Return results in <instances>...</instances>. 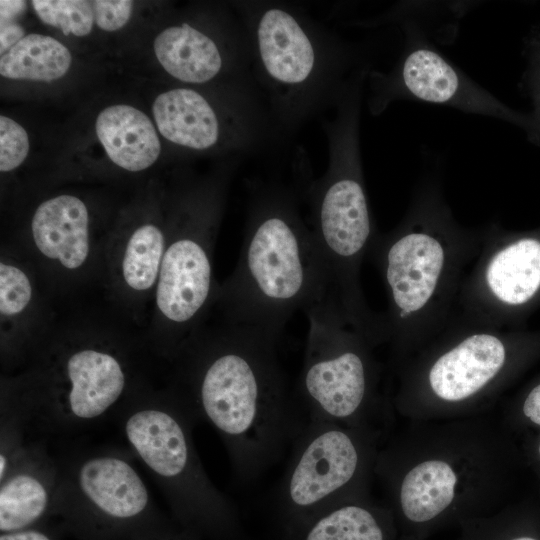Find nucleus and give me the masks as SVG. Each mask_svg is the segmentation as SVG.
<instances>
[{
    "label": "nucleus",
    "mask_w": 540,
    "mask_h": 540,
    "mask_svg": "<svg viewBox=\"0 0 540 540\" xmlns=\"http://www.w3.org/2000/svg\"><path fill=\"white\" fill-rule=\"evenodd\" d=\"M278 339L221 322L202 327L169 361L196 422L219 435L235 477L260 479L291 446L304 418L277 354Z\"/></svg>",
    "instance_id": "1"
},
{
    "label": "nucleus",
    "mask_w": 540,
    "mask_h": 540,
    "mask_svg": "<svg viewBox=\"0 0 540 540\" xmlns=\"http://www.w3.org/2000/svg\"><path fill=\"white\" fill-rule=\"evenodd\" d=\"M374 475L400 536L426 540L505 508L506 437L495 413L406 421L381 443Z\"/></svg>",
    "instance_id": "2"
},
{
    "label": "nucleus",
    "mask_w": 540,
    "mask_h": 540,
    "mask_svg": "<svg viewBox=\"0 0 540 540\" xmlns=\"http://www.w3.org/2000/svg\"><path fill=\"white\" fill-rule=\"evenodd\" d=\"M144 340L113 327L55 323L26 364L1 375L0 413L29 440L66 437L114 417L144 380Z\"/></svg>",
    "instance_id": "3"
},
{
    "label": "nucleus",
    "mask_w": 540,
    "mask_h": 540,
    "mask_svg": "<svg viewBox=\"0 0 540 540\" xmlns=\"http://www.w3.org/2000/svg\"><path fill=\"white\" fill-rule=\"evenodd\" d=\"M483 236L484 230L458 225L430 192L416 198L396 228L377 234L368 258L386 291L381 319L388 374L447 327Z\"/></svg>",
    "instance_id": "4"
},
{
    "label": "nucleus",
    "mask_w": 540,
    "mask_h": 540,
    "mask_svg": "<svg viewBox=\"0 0 540 540\" xmlns=\"http://www.w3.org/2000/svg\"><path fill=\"white\" fill-rule=\"evenodd\" d=\"M327 294L326 270L297 193L276 182L252 184L240 255L214 307L221 322L279 339L297 311Z\"/></svg>",
    "instance_id": "5"
},
{
    "label": "nucleus",
    "mask_w": 540,
    "mask_h": 540,
    "mask_svg": "<svg viewBox=\"0 0 540 540\" xmlns=\"http://www.w3.org/2000/svg\"><path fill=\"white\" fill-rule=\"evenodd\" d=\"M361 94L350 90L321 118L327 140L325 172L303 188L309 206V227L323 261L328 293L345 321L374 347L383 343L381 315L367 304L360 271L378 234L370 212L363 177L359 119Z\"/></svg>",
    "instance_id": "6"
},
{
    "label": "nucleus",
    "mask_w": 540,
    "mask_h": 540,
    "mask_svg": "<svg viewBox=\"0 0 540 540\" xmlns=\"http://www.w3.org/2000/svg\"><path fill=\"white\" fill-rule=\"evenodd\" d=\"M247 31L251 74L283 135L334 109L350 78L345 44L301 6L234 4Z\"/></svg>",
    "instance_id": "7"
},
{
    "label": "nucleus",
    "mask_w": 540,
    "mask_h": 540,
    "mask_svg": "<svg viewBox=\"0 0 540 540\" xmlns=\"http://www.w3.org/2000/svg\"><path fill=\"white\" fill-rule=\"evenodd\" d=\"M510 361L503 331L452 319L391 373L395 415L435 421L493 413Z\"/></svg>",
    "instance_id": "8"
},
{
    "label": "nucleus",
    "mask_w": 540,
    "mask_h": 540,
    "mask_svg": "<svg viewBox=\"0 0 540 540\" xmlns=\"http://www.w3.org/2000/svg\"><path fill=\"white\" fill-rule=\"evenodd\" d=\"M129 450L152 475L174 513L213 533L232 529L230 499L207 475L193 443L196 420L178 389L140 383L116 412Z\"/></svg>",
    "instance_id": "9"
},
{
    "label": "nucleus",
    "mask_w": 540,
    "mask_h": 540,
    "mask_svg": "<svg viewBox=\"0 0 540 540\" xmlns=\"http://www.w3.org/2000/svg\"><path fill=\"white\" fill-rule=\"evenodd\" d=\"M305 314L309 329L295 394L305 419L370 428L386 438L395 412L375 348L329 293Z\"/></svg>",
    "instance_id": "10"
},
{
    "label": "nucleus",
    "mask_w": 540,
    "mask_h": 540,
    "mask_svg": "<svg viewBox=\"0 0 540 540\" xmlns=\"http://www.w3.org/2000/svg\"><path fill=\"white\" fill-rule=\"evenodd\" d=\"M222 182L186 194L166 226V246L152 309L143 337L149 351L167 360L205 326L215 307L219 284L214 276V248Z\"/></svg>",
    "instance_id": "11"
},
{
    "label": "nucleus",
    "mask_w": 540,
    "mask_h": 540,
    "mask_svg": "<svg viewBox=\"0 0 540 540\" xmlns=\"http://www.w3.org/2000/svg\"><path fill=\"white\" fill-rule=\"evenodd\" d=\"M130 450L95 448L58 456L53 514L84 540H144L165 530Z\"/></svg>",
    "instance_id": "12"
},
{
    "label": "nucleus",
    "mask_w": 540,
    "mask_h": 540,
    "mask_svg": "<svg viewBox=\"0 0 540 540\" xmlns=\"http://www.w3.org/2000/svg\"><path fill=\"white\" fill-rule=\"evenodd\" d=\"M378 431L305 419L274 488L281 510L300 524L347 501L372 496Z\"/></svg>",
    "instance_id": "13"
},
{
    "label": "nucleus",
    "mask_w": 540,
    "mask_h": 540,
    "mask_svg": "<svg viewBox=\"0 0 540 540\" xmlns=\"http://www.w3.org/2000/svg\"><path fill=\"white\" fill-rule=\"evenodd\" d=\"M108 237H98L86 203L59 194L35 209L26 235L14 242L33 264L50 301H73L94 286L103 289Z\"/></svg>",
    "instance_id": "14"
},
{
    "label": "nucleus",
    "mask_w": 540,
    "mask_h": 540,
    "mask_svg": "<svg viewBox=\"0 0 540 540\" xmlns=\"http://www.w3.org/2000/svg\"><path fill=\"white\" fill-rule=\"evenodd\" d=\"M152 112L164 138L194 151L225 146L245 156L282 136L254 80L220 106L196 89L174 88L156 97Z\"/></svg>",
    "instance_id": "15"
},
{
    "label": "nucleus",
    "mask_w": 540,
    "mask_h": 540,
    "mask_svg": "<svg viewBox=\"0 0 540 540\" xmlns=\"http://www.w3.org/2000/svg\"><path fill=\"white\" fill-rule=\"evenodd\" d=\"M539 291L540 240L529 236L507 240L492 226L484 230L452 319L500 329L508 312L529 303Z\"/></svg>",
    "instance_id": "16"
},
{
    "label": "nucleus",
    "mask_w": 540,
    "mask_h": 540,
    "mask_svg": "<svg viewBox=\"0 0 540 540\" xmlns=\"http://www.w3.org/2000/svg\"><path fill=\"white\" fill-rule=\"evenodd\" d=\"M56 323L52 302L37 272L14 243L0 254V356L2 375L13 374Z\"/></svg>",
    "instance_id": "17"
},
{
    "label": "nucleus",
    "mask_w": 540,
    "mask_h": 540,
    "mask_svg": "<svg viewBox=\"0 0 540 540\" xmlns=\"http://www.w3.org/2000/svg\"><path fill=\"white\" fill-rule=\"evenodd\" d=\"M370 108L381 111L403 93L419 100L445 104L496 116L502 106L461 75L436 51L418 46L411 49L390 74H372Z\"/></svg>",
    "instance_id": "18"
},
{
    "label": "nucleus",
    "mask_w": 540,
    "mask_h": 540,
    "mask_svg": "<svg viewBox=\"0 0 540 540\" xmlns=\"http://www.w3.org/2000/svg\"><path fill=\"white\" fill-rule=\"evenodd\" d=\"M153 47L163 69L185 84H208L223 74L231 80L253 78L247 33L242 37L223 41L216 35L183 21L160 32Z\"/></svg>",
    "instance_id": "19"
},
{
    "label": "nucleus",
    "mask_w": 540,
    "mask_h": 540,
    "mask_svg": "<svg viewBox=\"0 0 540 540\" xmlns=\"http://www.w3.org/2000/svg\"><path fill=\"white\" fill-rule=\"evenodd\" d=\"M58 480V460L46 441L28 440L0 479L1 533L40 525L52 515Z\"/></svg>",
    "instance_id": "20"
},
{
    "label": "nucleus",
    "mask_w": 540,
    "mask_h": 540,
    "mask_svg": "<svg viewBox=\"0 0 540 540\" xmlns=\"http://www.w3.org/2000/svg\"><path fill=\"white\" fill-rule=\"evenodd\" d=\"M95 129L110 160L124 170L143 171L160 155L161 143L154 125L135 107L113 105L103 109Z\"/></svg>",
    "instance_id": "21"
},
{
    "label": "nucleus",
    "mask_w": 540,
    "mask_h": 540,
    "mask_svg": "<svg viewBox=\"0 0 540 540\" xmlns=\"http://www.w3.org/2000/svg\"><path fill=\"white\" fill-rule=\"evenodd\" d=\"M302 540H398L391 510L372 496L338 504L303 522Z\"/></svg>",
    "instance_id": "22"
},
{
    "label": "nucleus",
    "mask_w": 540,
    "mask_h": 540,
    "mask_svg": "<svg viewBox=\"0 0 540 540\" xmlns=\"http://www.w3.org/2000/svg\"><path fill=\"white\" fill-rule=\"evenodd\" d=\"M72 56L55 38L41 34L23 37L0 59V74L9 79L51 82L69 70Z\"/></svg>",
    "instance_id": "23"
},
{
    "label": "nucleus",
    "mask_w": 540,
    "mask_h": 540,
    "mask_svg": "<svg viewBox=\"0 0 540 540\" xmlns=\"http://www.w3.org/2000/svg\"><path fill=\"white\" fill-rule=\"evenodd\" d=\"M32 6L43 23L60 29L64 35L86 36L95 21L90 1L34 0Z\"/></svg>",
    "instance_id": "24"
},
{
    "label": "nucleus",
    "mask_w": 540,
    "mask_h": 540,
    "mask_svg": "<svg viewBox=\"0 0 540 540\" xmlns=\"http://www.w3.org/2000/svg\"><path fill=\"white\" fill-rule=\"evenodd\" d=\"M458 528L459 540H539L534 535L516 532L506 507L491 515L465 521Z\"/></svg>",
    "instance_id": "25"
},
{
    "label": "nucleus",
    "mask_w": 540,
    "mask_h": 540,
    "mask_svg": "<svg viewBox=\"0 0 540 540\" xmlns=\"http://www.w3.org/2000/svg\"><path fill=\"white\" fill-rule=\"evenodd\" d=\"M29 152L25 129L13 119L0 116V171L10 172L19 167Z\"/></svg>",
    "instance_id": "26"
},
{
    "label": "nucleus",
    "mask_w": 540,
    "mask_h": 540,
    "mask_svg": "<svg viewBox=\"0 0 540 540\" xmlns=\"http://www.w3.org/2000/svg\"><path fill=\"white\" fill-rule=\"evenodd\" d=\"M97 26L108 32L121 29L129 21L133 2L129 0L91 1Z\"/></svg>",
    "instance_id": "27"
},
{
    "label": "nucleus",
    "mask_w": 540,
    "mask_h": 540,
    "mask_svg": "<svg viewBox=\"0 0 540 540\" xmlns=\"http://www.w3.org/2000/svg\"><path fill=\"white\" fill-rule=\"evenodd\" d=\"M24 36V29L15 21L1 22L0 29V52L1 55L7 53Z\"/></svg>",
    "instance_id": "28"
},
{
    "label": "nucleus",
    "mask_w": 540,
    "mask_h": 540,
    "mask_svg": "<svg viewBox=\"0 0 540 540\" xmlns=\"http://www.w3.org/2000/svg\"><path fill=\"white\" fill-rule=\"evenodd\" d=\"M522 413L531 423L540 426V383L528 392L522 404Z\"/></svg>",
    "instance_id": "29"
},
{
    "label": "nucleus",
    "mask_w": 540,
    "mask_h": 540,
    "mask_svg": "<svg viewBox=\"0 0 540 540\" xmlns=\"http://www.w3.org/2000/svg\"><path fill=\"white\" fill-rule=\"evenodd\" d=\"M40 525L13 532L1 533L0 540H55L53 534L46 529L41 528Z\"/></svg>",
    "instance_id": "30"
},
{
    "label": "nucleus",
    "mask_w": 540,
    "mask_h": 540,
    "mask_svg": "<svg viewBox=\"0 0 540 540\" xmlns=\"http://www.w3.org/2000/svg\"><path fill=\"white\" fill-rule=\"evenodd\" d=\"M1 22H11L22 14L26 8L25 1H0Z\"/></svg>",
    "instance_id": "31"
},
{
    "label": "nucleus",
    "mask_w": 540,
    "mask_h": 540,
    "mask_svg": "<svg viewBox=\"0 0 540 540\" xmlns=\"http://www.w3.org/2000/svg\"><path fill=\"white\" fill-rule=\"evenodd\" d=\"M144 540H179V539L176 538L175 536L169 535L166 531H164L156 536H153Z\"/></svg>",
    "instance_id": "32"
},
{
    "label": "nucleus",
    "mask_w": 540,
    "mask_h": 540,
    "mask_svg": "<svg viewBox=\"0 0 540 540\" xmlns=\"http://www.w3.org/2000/svg\"><path fill=\"white\" fill-rule=\"evenodd\" d=\"M538 454H539V456H540V444H539V446H538Z\"/></svg>",
    "instance_id": "33"
}]
</instances>
